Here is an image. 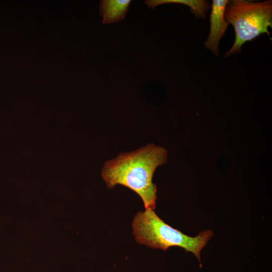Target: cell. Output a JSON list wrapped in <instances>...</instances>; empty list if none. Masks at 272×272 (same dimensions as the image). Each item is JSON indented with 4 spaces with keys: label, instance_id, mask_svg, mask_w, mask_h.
Segmentation results:
<instances>
[{
    "label": "cell",
    "instance_id": "obj_1",
    "mask_svg": "<svg viewBox=\"0 0 272 272\" xmlns=\"http://www.w3.org/2000/svg\"><path fill=\"white\" fill-rule=\"evenodd\" d=\"M166 152L153 144L130 152L120 154L107 161L102 169V176L109 188L123 185L142 198L146 210H154L157 186L153 177L157 167L166 161Z\"/></svg>",
    "mask_w": 272,
    "mask_h": 272
},
{
    "label": "cell",
    "instance_id": "obj_6",
    "mask_svg": "<svg viewBox=\"0 0 272 272\" xmlns=\"http://www.w3.org/2000/svg\"><path fill=\"white\" fill-rule=\"evenodd\" d=\"M171 3L187 6L191 12L199 18H206V14L210 8L209 2L203 0H148L145 2L146 5L152 9L160 5Z\"/></svg>",
    "mask_w": 272,
    "mask_h": 272
},
{
    "label": "cell",
    "instance_id": "obj_5",
    "mask_svg": "<svg viewBox=\"0 0 272 272\" xmlns=\"http://www.w3.org/2000/svg\"><path fill=\"white\" fill-rule=\"evenodd\" d=\"M130 0H103L99 11L103 24L117 23L123 20L128 12Z\"/></svg>",
    "mask_w": 272,
    "mask_h": 272
},
{
    "label": "cell",
    "instance_id": "obj_4",
    "mask_svg": "<svg viewBox=\"0 0 272 272\" xmlns=\"http://www.w3.org/2000/svg\"><path fill=\"white\" fill-rule=\"evenodd\" d=\"M229 1L213 0L210 15V30L207 39L205 42L207 48L214 54H219V44L221 38L229 24L224 18L225 8Z\"/></svg>",
    "mask_w": 272,
    "mask_h": 272
},
{
    "label": "cell",
    "instance_id": "obj_3",
    "mask_svg": "<svg viewBox=\"0 0 272 272\" xmlns=\"http://www.w3.org/2000/svg\"><path fill=\"white\" fill-rule=\"evenodd\" d=\"M225 21L234 27L235 39L225 54L228 57L241 52L242 46L262 34L270 35L272 27V1L251 2L244 0L229 1L224 14Z\"/></svg>",
    "mask_w": 272,
    "mask_h": 272
},
{
    "label": "cell",
    "instance_id": "obj_2",
    "mask_svg": "<svg viewBox=\"0 0 272 272\" xmlns=\"http://www.w3.org/2000/svg\"><path fill=\"white\" fill-rule=\"evenodd\" d=\"M136 241L154 249L166 250L172 246L192 253L200 264V252L214 236L211 230H205L195 237L188 236L165 223L154 210L139 212L132 223Z\"/></svg>",
    "mask_w": 272,
    "mask_h": 272
}]
</instances>
